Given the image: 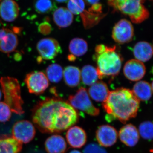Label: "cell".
Returning a JSON list of instances; mask_svg holds the SVG:
<instances>
[{
    "label": "cell",
    "mask_w": 153,
    "mask_h": 153,
    "mask_svg": "<svg viewBox=\"0 0 153 153\" xmlns=\"http://www.w3.org/2000/svg\"><path fill=\"white\" fill-rule=\"evenodd\" d=\"M94 58L99 79L114 77L119 73L123 60L118 52L116 46L108 47L104 44L97 45Z\"/></svg>",
    "instance_id": "3957f363"
},
{
    "label": "cell",
    "mask_w": 153,
    "mask_h": 153,
    "mask_svg": "<svg viewBox=\"0 0 153 153\" xmlns=\"http://www.w3.org/2000/svg\"><path fill=\"white\" fill-rule=\"evenodd\" d=\"M66 141L72 148H82L87 142V134L84 129L78 126H74L68 128L66 133Z\"/></svg>",
    "instance_id": "5bb4252c"
},
{
    "label": "cell",
    "mask_w": 153,
    "mask_h": 153,
    "mask_svg": "<svg viewBox=\"0 0 153 153\" xmlns=\"http://www.w3.org/2000/svg\"><path fill=\"white\" fill-rule=\"evenodd\" d=\"M151 1H153V0H151Z\"/></svg>",
    "instance_id": "b9f144b4"
},
{
    "label": "cell",
    "mask_w": 153,
    "mask_h": 153,
    "mask_svg": "<svg viewBox=\"0 0 153 153\" xmlns=\"http://www.w3.org/2000/svg\"><path fill=\"white\" fill-rule=\"evenodd\" d=\"M69 153H82L81 152H79V151L77 150H73L71 151Z\"/></svg>",
    "instance_id": "d590c367"
},
{
    "label": "cell",
    "mask_w": 153,
    "mask_h": 153,
    "mask_svg": "<svg viewBox=\"0 0 153 153\" xmlns=\"http://www.w3.org/2000/svg\"><path fill=\"white\" fill-rule=\"evenodd\" d=\"M68 102L74 109L79 110L91 116H97L100 114L99 108L94 105L84 88H80L74 95L70 96Z\"/></svg>",
    "instance_id": "8992f818"
},
{
    "label": "cell",
    "mask_w": 153,
    "mask_h": 153,
    "mask_svg": "<svg viewBox=\"0 0 153 153\" xmlns=\"http://www.w3.org/2000/svg\"><path fill=\"white\" fill-rule=\"evenodd\" d=\"M36 133L35 126L27 120L17 122L12 128V137L22 144L31 142L35 137Z\"/></svg>",
    "instance_id": "ba28073f"
},
{
    "label": "cell",
    "mask_w": 153,
    "mask_h": 153,
    "mask_svg": "<svg viewBox=\"0 0 153 153\" xmlns=\"http://www.w3.org/2000/svg\"><path fill=\"white\" fill-rule=\"evenodd\" d=\"M35 10L39 14L49 13L57 9V6L53 0H35Z\"/></svg>",
    "instance_id": "484cf974"
},
{
    "label": "cell",
    "mask_w": 153,
    "mask_h": 153,
    "mask_svg": "<svg viewBox=\"0 0 153 153\" xmlns=\"http://www.w3.org/2000/svg\"><path fill=\"white\" fill-rule=\"evenodd\" d=\"M10 108L4 102H0V122L5 123L10 120L12 115Z\"/></svg>",
    "instance_id": "4dcf8cb0"
},
{
    "label": "cell",
    "mask_w": 153,
    "mask_h": 153,
    "mask_svg": "<svg viewBox=\"0 0 153 153\" xmlns=\"http://www.w3.org/2000/svg\"><path fill=\"white\" fill-rule=\"evenodd\" d=\"M83 25L85 28H90L97 24L105 16L102 13H95L85 10L81 14Z\"/></svg>",
    "instance_id": "83f0119b"
},
{
    "label": "cell",
    "mask_w": 153,
    "mask_h": 153,
    "mask_svg": "<svg viewBox=\"0 0 153 153\" xmlns=\"http://www.w3.org/2000/svg\"><path fill=\"white\" fill-rule=\"evenodd\" d=\"M151 72L153 74V67L152 68V69H151Z\"/></svg>",
    "instance_id": "ab89813d"
},
{
    "label": "cell",
    "mask_w": 153,
    "mask_h": 153,
    "mask_svg": "<svg viewBox=\"0 0 153 153\" xmlns=\"http://www.w3.org/2000/svg\"><path fill=\"white\" fill-rule=\"evenodd\" d=\"M125 76L132 81H137L142 79L146 73V68L144 63L136 59L128 61L124 66Z\"/></svg>",
    "instance_id": "7c38bea8"
},
{
    "label": "cell",
    "mask_w": 153,
    "mask_h": 153,
    "mask_svg": "<svg viewBox=\"0 0 153 153\" xmlns=\"http://www.w3.org/2000/svg\"><path fill=\"white\" fill-rule=\"evenodd\" d=\"M22 144L7 135L0 136V153H20Z\"/></svg>",
    "instance_id": "d6986e66"
},
{
    "label": "cell",
    "mask_w": 153,
    "mask_h": 153,
    "mask_svg": "<svg viewBox=\"0 0 153 153\" xmlns=\"http://www.w3.org/2000/svg\"><path fill=\"white\" fill-rule=\"evenodd\" d=\"M83 153H108L105 149L100 145L91 143L87 145L83 151Z\"/></svg>",
    "instance_id": "1f68e13d"
},
{
    "label": "cell",
    "mask_w": 153,
    "mask_h": 153,
    "mask_svg": "<svg viewBox=\"0 0 153 153\" xmlns=\"http://www.w3.org/2000/svg\"><path fill=\"white\" fill-rule=\"evenodd\" d=\"M56 1H57V2L59 3H65L68 0H55Z\"/></svg>",
    "instance_id": "8d00e7d4"
},
{
    "label": "cell",
    "mask_w": 153,
    "mask_h": 153,
    "mask_svg": "<svg viewBox=\"0 0 153 153\" xmlns=\"http://www.w3.org/2000/svg\"><path fill=\"white\" fill-rule=\"evenodd\" d=\"M32 120L43 133H60L76 124L79 115L67 102L58 97H47L32 109Z\"/></svg>",
    "instance_id": "6da1fadb"
},
{
    "label": "cell",
    "mask_w": 153,
    "mask_h": 153,
    "mask_svg": "<svg viewBox=\"0 0 153 153\" xmlns=\"http://www.w3.org/2000/svg\"><path fill=\"white\" fill-rule=\"evenodd\" d=\"M134 36L133 26L130 22L122 19L115 24L112 30V37L114 40L120 44L129 43Z\"/></svg>",
    "instance_id": "30bf717a"
},
{
    "label": "cell",
    "mask_w": 153,
    "mask_h": 153,
    "mask_svg": "<svg viewBox=\"0 0 153 153\" xmlns=\"http://www.w3.org/2000/svg\"><path fill=\"white\" fill-rule=\"evenodd\" d=\"M140 135L145 140L153 139V123L151 121H145L140 124L139 128Z\"/></svg>",
    "instance_id": "f1b7e54d"
},
{
    "label": "cell",
    "mask_w": 153,
    "mask_h": 153,
    "mask_svg": "<svg viewBox=\"0 0 153 153\" xmlns=\"http://www.w3.org/2000/svg\"></svg>",
    "instance_id": "7bdbcfd3"
},
{
    "label": "cell",
    "mask_w": 153,
    "mask_h": 153,
    "mask_svg": "<svg viewBox=\"0 0 153 153\" xmlns=\"http://www.w3.org/2000/svg\"><path fill=\"white\" fill-rule=\"evenodd\" d=\"M63 69L58 64H51L46 69V74L48 80L54 83L60 82L63 76Z\"/></svg>",
    "instance_id": "4316f807"
},
{
    "label": "cell",
    "mask_w": 153,
    "mask_h": 153,
    "mask_svg": "<svg viewBox=\"0 0 153 153\" xmlns=\"http://www.w3.org/2000/svg\"><path fill=\"white\" fill-rule=\"evenodd\" d=\"M44 145L47 153H65L67 151L66 140L60 135L54 134L49 137Z\"/></svg>",
    "instance_id": "e0dca14e"
},
{
    "label": "cell",
    "mask_w": 153,
    "mask_h": 153,
    "mask_svg": "<svg viewBox=\"0 0 153 153\" xmlns=\"http://www.w3.org/2000/svg\"><path fill=\"white\" fill-rule=\"evenodd\" d=\"M25 81L29 92L36 95L42 94L49 87V80L42 71L30 72L26 75Z\"/></svg>",
    "instance_id": "52a82bcc"
},
{
    "label": "cell",
    "mask_w": 153,
    "mask_h": 153,
    "mask_svg": "<svg viewBox=\"0 0 153 153\" xmlns=\"http://www.w3.org/2000/svg\"><path fill=\"white\" fill-rule=\"evenodd\" d=\"M2 98V93L1 91V89H0V100H1V99Z\"/></svg>",
    "instance_id": "f35d334b"
},
{
    "label": "cell",
    "mask_w": 153,
    "mask_h": 153,
    "mask_svg": "<svg viewBox=\"0 0 153 153\" xmlns=\"http://www.w3.org/2000/svg\"><path fill=\"white\" fill-rule=\"evenodd\" d=\"M133 52L136 60L143 63L147 62L152 57L153 47L149 42L140 41L134 46Z\"/></svg>",
    "instance_id": "ac0fdd59"
},
{
    "label": "cell",
    "mask_w": 153,
    "mask_h": 153,
    "mask_svg": "<svg viewBox=\"0 0 153 153\" xmlns=\"http://www.w3.org/2000/svg\"><path fill=\"white\" fill-rule=\"evenodd\" d=\"M18 44V37L14 31L7 28L0 29V51L11 53L16 49Z\"/></svg>",
    "instance_id": "4fadbf2b"
},
{
    "label": "cell",
    "mask_w": 153,
    "mask_h": 153,
    "mask_svg": "<svg viewBox=\"0 0 153 153\" xmlns=\"http://www.w3.org/2000/svg\"><path fill=\"white\" fill-rule=\"evenodd\" d=\"M37 49L40 56L39 61L54 59L62 51L58 41L50 38H43L38 41Z\"/></svg>",
    "instance_id": "9c48e42d"
},
{
    "label": "cell",
    "mask_w": 153,
    "mask_h": 153,
    "mask_svg": "<svg viewBox=\"0 0 153 153\" xmlns=\"http://www.w3.org/2000/svg\"><path fill=\"white\" fill-rule=\"evenodd\" d=\"M88 94L93 100L97 102H102L106 99L110 91L107 85L102 81H97L88 89Z\"/></svg>",
    "instance_id": "ffe728a7"
},
{
    "label": "cell",
    "mask_w": 153,
    "mask_h": 153,
    "mask_svg": "<svg viewBox=\"0 0 153 153\" xmlns=\"http://www.w3.org/2000/svg\"><path fill=\"white\" fill-rule=\"evenodd\" d=\"M118 134L112 126L103 125L100 126L96 131V138L101 146L110 147L117 141Z\"/></svg>",
    "instance_id": "8fae6325"
},
{
    "label": "cell",
    "mask_w": 153,
    "mask_h": 153,
    "mask_svg": "<svg viewBox=\"0 0 153 153\" xmlns=\"http://www.w3.org/2000/svg\"><path fill=\"white\" fill-rule=\"evenodd\" d=\"M71 57H80L85 55L88 50L87 42L83 39L75 38L72 39L69 45Z\"/></svg>",
    "instance_id": "cb8c5ba5"
},
{
    "label": "cell",
    "mask_w": 153,
    "mask_h": 153,
    "mask_svg": "<svg viewBox=\"0 0 153 153\" xmlns=\"http://www.w3.org/2000/svg\"><path fill=\"white\" fill-rule=\"evenodd\" d=\"M151 87H152V92L153 93V80L152 82V84H151Z\"/></svg>",
    "instance_id": "74e56055"
},
{
    "label": "cell",
    "mask_w": 153,
    "mask_h": 153,
    "mask_svg": "<svg viewBox=\"0 0 153 153\" xmlns=\"http://www.w3.org/2000/svg\"><path fill=\"white\" fill-rule=\"evenodd\" d=\"M63 76L66 85L69 87H76L80 82L81 72L77 67L68 66L64 69Z\"/></svg>",
    "instance_id": "603a6c76"
},
{
    "label": "cell",
    "mask_w": 153,
    "mask_h": 153,
    "mask_svg": "<svg viewBox=\"0 0 153 153\" xmlns=\"http://www.w3.org/2000/svg\"><path fill=\"white\" fill-rule=\"evenodd\" d=\"M132 91L139 100L143 101L150 99L152 94L151 85L146 81L136 82L134 85Z\"/></svg>",
    "instance_id": "7402d4cb"
},
{
    "label": "cell",
    "mask_w": 153,
    "mask_h": 153,
    "mask_svg": "<svg viewBox=\"0 0 153 153\" xmlns=\"http://www.w3.org/2000/svg\"><path fill=\"white\" fill-rule=\"evenodd\" d=\"M19 12V5L13 0H3L0 4V17L5 22H13Z\"/></svg>",
    "instance_id": "2e32d148"
},
{
    "label": "cell",
    "mask_w": 153,
    "mask_h": 153,
    "mask_svg": "<svg viewBox=\"0 0 153 153\" xmlns=\"http://www.w3.org/2000/svg\"><path fill=\"white\" fill-rule=\"evenodd\" d=\"M53 20L56 25L60 28H66L73 22V16L66 8H58L54 11Z\"/></svg>",
    "instance_id": "44dd1931"
},
{
    "label": "cell",
    "mask_w": 153,
    "mask_h": 153,
    "mask_svg": "<svg viewBox=\"0 0 153 153\" xmlns=\"http://www.w3.org/2000/svg\"><path fill=\"white\" fill-rule=\"evenodd\" d=\"M120 140L128 147H134L138 142L139 133L137 129L131 124H128L123 126L119 132Z\"/></svg>",
    "instance_id": "9a60e30c"
},
{
    "label": "cell",
    "mask_w": 153,
    "mask_h": 153,
    "mask_svg": "<svg viewBox=\"0 0 153 153\" xmlns=\"http://www.w3.org/2000/svg\"><path fill=\"white\" fill-rule=\"evenodd\" d=\"M88 3L91 4H97L99 1L100 0H85Z\"/></svg>",
    "instance_id": "e575fe53"
},
{
    "label": "cell",
    "mask_w": 153,
    "mask_h": 153,
    "mask_svg": "<svg viewBox=\"0 0 153 153\" xmlns=\"http://www.w3.org/2000/svg\"><path fill=\"white\" fill-rule=\"evenodd\" d=\"M112 1V0H109V1Z\"/></svg>",
    "instance_id": "60d3db41"
},
{
    "label": "cell",
    "mask_w": 153,
    "mask_h": 153,
    "mask_svg": "<svg viewBox=\"0 0 153 153\" xmlns=\"http://www.w3.org/2000/svg\"><path fill=\"white\" fill-rule=\"evenodd\" d=\"M140 103L132 91L120 88L110 91L102 106L107 114V120H118L125 124L136 116Z\"/></svg>",
    "instance_id": "7a4b0ae2"
},
{
    "label": "cell",
    "mask_w": 153,
    "mask_h": 153,
    "mask_svg": "<svg viewBox=\"0 0 153 153\" xmlns=\"http://www.w3.org/2000/svg\"><path fill=\"white\" fill-rule=\"evenodd\" d=\"M39 32L44 35L49 34L51 31V26L48 22H45L41 23L38 27Z\"/></svg>",
    "instance_id": "d6a6232c"
},
{
    "label": "cell",
    "mask_w": 153,
    "mask_h": 153,
    "mask_svg": "<svg viewBox=\"0 0 153 153\" xmlns=\"http://www.w3.org/2000/svg\"><path fill=\"white\" fill-rule=\"evenodd\" d=\"M81 77L82 82L87 85H93L99 78L96 68L90 65H85L82 68Z\"/></svg>",
    "instance_id": "d4e9b609"
},
{
    "label": "cell",
    "mask_w": 153,
    "mask_h": 153,
    "mask_svg": "<svg viewBox=\"0 0 153 153\" xmlns=\"http://www.w3.org/2000/svg\"><path fill=\"white\" fill-rule=\"evenodd\" d=\"M0 83L4 94V102L10 108L12 112L18 115L23 114L24 102L18 80L13 77L4 76L0 79Z\"/></svg>",
    "instance_id": "5b68a950"
},
{
    "label": "cell",
    "mask_w": 153,
    "mask_h": 153,
    "mask_svg": "<svg viewBox=\"0 0 153 153\" xmlns=\"http://www.w3.org/2000/svg\"><path fill=\"white\" fill-rule=\"evenodd\" d=\"M145 0H112L108 4L115 11L128 16L132 22L140 24L149 16V13L143 4Z\"/></svg>",
    "instance_id": "277c9868"
},
{
    "label": "cell",
    "mask_w": 153,
    "mask_h": 153,
    "mask_svg": "<svg viewBox=\"0 0 153 153\" xmlns=\"http://www.w3.org/2000/svg\"><path fill=\"white\" fill-rule=\"evenodd\" d=\"M67 7L71 13L81 15L85 11V2L83 0H68Z\"/></svg>",
    "instance_id": "f546056e"
},
{
    "label": "cell",
    "mask_w": 153,
    "mask_h": 153,
    "mask_svg": "<svg viewBox=\"0 0 153 153\" xmlns=\"http://www.w3.org/2000/svg\"><path fill=\"white\" fill-rule=\"evenodd\" d=\"M88 11L95 13H102V5L101 4L98 3L94 4L88 9Z\"/></svg>",
    "instance_id": "836d02e7"
}]
</instances>
